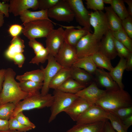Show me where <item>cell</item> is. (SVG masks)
<instances>
[{"label":"cell","instance_id":"d6986e66","mask_svg":"<svg viewBox=\"0 0 132 132\" xmlns=\"http://www.w3.org/2000/svg\"><path fill=\"white\" fill-rule=\"evenodd\" d=\"M99 50L110 60L117 55L112 32L109 30L100 40Z\"/></svg>","mask_w":132,"mask_h":132},{"label":"cell","instance_id":"7402d4cb","mask_svg":"<svg viewBox=\"0 0 132 132\" xmlns=\"http://www.w3.org/2000/svg\"><path fill=\"white\" fill-rule=\"evenodd\" d=\"M25 48L24 41L19 36L13 37L10 42V44L5 51L4 55L7 59L12 60L16 54L23 53Z\"/></svg>","mask_w":132,"mask_h":132},{"label":"cell","instance_id":"f1b7e54d","mask_svg":"<svg viewBox=\"0 0 132 132\" xmlns=\"http://www.w3.org/2000/svg\"><path fill=\"white\" fill-rule=\"evenodd\" d=\"M86 87L70 77L57 89L66 93L76 94Z\"/></svg>","mask_w":132,"mask_h":132},{"label":"cell","instance_id":"11a10c76","mask_svg":"<svg viewBox=\"0 0 132 132\" xmlns=\"http://www.w3.org/2000/svg\"><path fill=\"white\" fill-rule=\"evenodd\" d=\"M4 15L3 13L0 11V28L3 25L4 22Z\"/></svg>","mask_w":132,"mask_h":132},{"label":"cell","instance_id":"cb8c5ba5","mask_svg":"<svg viewBox=\"0 0 132 132\" xmlns=\"http://www.w3.org/2000/svg\"><path fill=\"white\" fill-rule=\"evenodd\" d=\"M126 59L121 58L117 66L109 72L113 80L117 84L120 89H124V86L122 82V76L125 70Z\"/></svg>","mask_w":132,"mask_h":132},{"label":"cell","instance_id":"5b68a950","mask_svg":"<svg viewBox=\"0 0 132 132\" xmlns=\"http://www.w3.org/2000/svg\"><path fill=\"white\" fill-rule=\"evenodd\" d=\"M53 96L49 123L53 121L58 114L69 107L78 97L76 94L64 92L58 89L54 90Z\"/></svg>","mask_w":132,"mask_h":132},{"label":"cell","instance_id":"2e32d148","mask_svg":"<svg viewBox=\"0 0 132 132\" xmlns=\"http://www.w3.org/2000/svg\"><path fill=\"white\" fill-rule=\"evenodd\" d=\"M89 31L87 28L78 26H68L64 30L65 42L71 46L75 48L78 42L87 34Z\"/></svg>","mask_w":132,"mask_h":132},{"label":"cell","instance_id":"f546056e","mask_svg":"<svg viewBox=\"0 0 132 132\" xmlns=\"http://www.w3.org/2000/svg\"><path fill=\"white\" fill-rule=\"evenodd\" d=\"M91 56L97 67L101 69H106L109 72L113 67L111 63L110 60L100 50Z\"/></svg>","mask_w":132,"mask_h":132},{"label":"cell","instance_id":"6f0895ef","mask_svg":"<svg viewBox=\"0 0 132 132\" xmlns=\"http://www.w3.org/2000/svg\"><path fill=\"white\" fill-rule=\"evenodd\" d=\"M0 132H15V131L11 130L10 129L3 131H0Z\"/></svg>","mask_w":132,"mask_h":132},{"label":"cell","instance_id":"836d02e7","mask_svg":"<svg viewBox=\"0 0 132 132\" xmlns=\"http://www.w3.org/2000/svg\"><path fill=\"white\" fill-rule=\"evenodd\" d=\"M16 105L9 102L0 105V119L9 120L15 109Z\"/></svg>","mask_w":132,"mask_h":132},{"label":"cell","instance_id":"5bb4252c","mask_svg":"<svg viewBox=\"0 0 132 132\" xmlns=\"http://www.w3.org/2000/svg\"><path fill=\"white\" fill-rule=\"evenodd\" d=\"M93 104L81 97H78L64 112L74 121L79 117Z\"/></svg>","mask_w":132,"mask_h":132},{"label":"cell","instance_id":"f6af8a7d","mask_svg":"<svg viewBox=\"0 0 132 132\" xmlns=\"http://www.w3.org/2000/svg\"><path fill=\"white\" fill-rule=\"evenodd\" d=\"M25 59V57L23 53H20L16 54L13 57L12 60L14 64L18 65L19 68L22 67Z\"/></svg>","mask_w":132,"mask_h":132},{"label":"cell","instance_id":"7a4b0ae2","mask_svg":"<svg viewBox=\"0 0 132 132\" xmlns=\"http://www.w3.org/2000/svg\"><path fill=\"white\" fill-rule=\"evenodd\" d=\"M108 112L132 106L131 97L124 89L107 91L95 104Z\"/></svg>","mask_w":132,"mask_h":132},{"label":"cell","instance_id":"4fadbf2b","mask_svg":"<svg viewBox=\"0 0 132 132\" xmlns=\"http://www.w3.org/2000/svg\"><path fill=\"white\" fill-rule=\"evenodd\" d=\"M64 32L63 27H61L54 29L46 37V48L49 54L54 57L65 41Z\"/></svg>","mask_w":132,"mask_h":132},{"label":"cell","instance_id":"8992f818","mask_svg":"<svg viewBox=\"0 0 132 132\" xmlns=\"http://www.w3.org/2000/svg\"><path fill=\"white\" fill-rule=\"evenodd\" d=\"M100 41L89 32L79 40L75 47L77 58L92 56L99 50Z\"/></svg>","mask_w":132,"mask_h":132},{"label":"cell","instance_id":"74e56055","mask_svg":"<svg viewBox=\"0 0 132 132\" xmlns=\"http://www.w3.org/2000/svg\"><path fill=\"white\" fill-rule=\"evenodd\" d=\"M109 112L122 120L132 115V106L121 108Z\"/></svg>","mask_w":132,"mask_h":132},{"label":"cell","instance_id":"1f68e13d","mask_svg":"<svg viewBox=\"0 0 132 132\" xmlns=\"http://www.w3.org/2000/svg\"><path fill=\"white\" fill-rule=\"evenodd\" d=\"M114 37L124 45L132 53V40L122 28L116 31H112Z\"/></svg>","mask_w":132,"mask_h":132},{"label":"cell","instance_id":"d6a6232c","mask_svg":"<svg viewBox=\"0 0 132 132\" xmlns=\"http://www.w3.org/2000/svg\"><path fill=\"white\" fill-rule=\"evenodd\" d=\"M123 0H112L111 7L120 19L123 20L129 14Z\"/></svg>","mask_w":132,"mask_h":132},{"label":"cell","instance_id":"91938a15","mask_svg":"<svg viewBox=\"0 0 132 132\" xmlns=\"http://www.w3.org/2000/svg\"></svg>","mask_w":132,"mask_h":132},{"label":"cell","instance_id":"816d5d0a","mask_svg":"<svg viewBox=\"0 0 132 132\" xmlns=\"http://www.w3.org/2000/svg\"><path fill=\"white\" fill-rule=\"evenodd\" d=\"M6 69H0V93L2 89V85L4 80Z\"/></svg>","mask_w":132,"mask_h":132},{"label":"cell","instance_id":"8d00e7d4","mask_svg":"<svg viewBox=\"0 0 132 132\" xmlns=\"http://www.w3.org/2000/svg\"><path fill=\"white\" fill-rule=\"evenodd\" d=\"M9 129L12 130H17L21 132H26L32 129L24 126L19 122L15 117H11L8 120Z\"/></svg>","mask_w":132,"mask_h":132},{"label":"cell","instance_id":"ba28073f","mask_svg":"<svg viewBox=\"0 0 132 132\" xmlns=\"http://www.w3.org/2000/svg\"><path fill=\"white\" fill-rule=\"evenodd\" d=\"M47 13L49 18L58 21L70 22L75 18L74 13L66 0H60L47 10Z\"/></svg>","mask_w":132,"mask_h":132},{"label":"cell","instance_id":"30bf717a","mask_svg":"<svg viewBox=\"0 0 132 132\" xmlns=\"http://www.w3.org/2000/svg\"><path fill=\"white\" fill-rule=\"evenodd\" d=\"M71 8L77 22L81 25L91 32L89 23L90 12L81 0H66Z\"/></svg>","mask_w":132,"mask_h":132},{"label":"cell","instance_id":"60d3db41","mask_svg":"<svg viewBox=\"0 0 132 132\" xmlns=\"http://www.w3.org/2000/svg\"><path fill=\"white\" fill-rule=\"evenodd\" d=\"M122 28L129 36L132 39V18L130 15L122 20Z\"/></svg>","mask_w":132,"mask_h":132},{"label":"cell","instance_id":"e0dca14e","mask_svg":"<svg viewBox=\"0 0 132 132\" xmlns=\"http://www.w3.org/2000/svg\"><path fill=\"white\" fill-rule=\"evenodd\" d=\"M31 8L34 10L38 9V0H10L9 13L15 16L20 15L24 11Z\"/></svg>","mask_w":132,"mask_h":132},{"label":"cell","instance_id":"f907efd6","mask_svg":"<svg viewBox=\"0 0 132 132\" xmlns=\"http://www.w3.org/2000/svg\"><path fill=\"white\" fill-rule=\"evenodd\" d=\"M121 121L125 128L128 130L132 124V115Z\"/></svg>","mask_w":132,"mask_h":132},{"label":"cell","instance_id":"681fc988","mask_svg":"<svg viewBox=\"0 0 132 132\" xmlns=\"http://www.w3.org/2000/svg\"><path fill=\"white\" fill-rule=\"evenodd\" d=\"M125 70L128 71L132 70V53L126 59Z\"/></svg>","mask_w":132,"mask_h":132},{"label":"cell","instance_id":"db71d44e","mask_svg":"<svg viewBox=\"0 0 132 132\" xmlns=\"http://www.w3.org/2000/svg\"><path fill=\"white\" fill-rule=\"evenodd\" d=\"M123 1L128 5V9L127 10L129 15L132 16V0H124Z\"/></svg>","mask_w":132,"mask_h":132},{"label":"cell","instance_id":"c3c4849f","mask_svg":"<svg viewBox=\"0 0 132 132\" xmlns=\"http://www.w3.org/2000/svg\"><path fill=\"white\" fill-rule=\"evenodd\" d=\"M9 129L8 120L0 119V131H6Z\"/></svg>","mask_w":132,"mask_h":132},{"label":"cell","instance_id":"7bdbcfd3","mask_svg":"<svg viewBox=\"0 0 132 132\" xmlns=\"http://www.w3.org/2000/svg\"><path fill=\"white\" fill-rule=\"evenodd\" d=\"M60 0H38V9L48 10L54 6Z\"/></svg>","mask_w":132,"mask_h":132},{"label":"cell","instance_id":"3957f363","mask_svg":"<svg viewBox=\"0 0 132 132\" xmlns=\"http://www.w3.org/2000/svg\"><path fill=\"white\" fill-rule=\"evenodd\" d=\"M53 99V95L48 93L44 95H42L39 92L29 94L16 105L11 117H14L19 112L24 110L50 107Z\"/></svg>","mask_w":132,"mask_h":132},{"label":"cell","instance_id":"4316f807","mask_svg":"<svg viewBox=\"0 0 132 132\" xmlns=\"http://www.w3.org/2000/svg\"><path fill=\"white\" fill-rule=\"evenodd\" d=\"M73 66L82 69L92 75L94 74L97 68L91 56L77 58Z\"/></svg>","mask_w":132,"mask_h":132},{"label":"cell","instance_id":"484cf974","mask_svg":"<svg viewBox=\"0 0 132 132\" xmlns=\"http://www.w3.org/2000/svg\"><path fill=\"white\" fill-rule=\"evenodd\" d=\"M104 9L110 29L112 31H116L122 28V20L114 11L111 6L105 7Z\"/></svg>","mask_w":132,"mask_h":132},{"label":"cell","instance_id":"44dd1931","mask_svg":"<svg viewBox=\"0 0 132 132\" xmlns=\"http://www.w3.org/2000/svg\"><path fill=\"white\" fill-rule=\"evenodd\" d=\"M70 69L71 77L86 86L94 81L92 75L84 70L73 66Z\"/></svg>","mask_w":132,"mask_h":132},{"label":"cell","instance_id":"83f0119b","mask_svg":"<svg viewBox=\"0 0 132 132\" xmlns=\"http://www.w3.org/2000/svg\"><path fill=\"white\" fill-rule=\"evenodd\" d=\"M16 79L19 82L30 81L38 83L43 82L44 74L41 69L26 72L23 74L17 75Z\"/></svg>","mask_w":132,"mask_h":132},{"label":"cell","instance_id":"52a82bcc","mask_svg":"<svg viewBox=\"0 0 132 132\" xmlns=\"http://www.w3.org/2000/svg\"><path fill=\"white\" fill-rule=\"evenodd\" d=\"M89 23L93 28V34L97 39L100 40L110 30L105 13L102 11H91L89 14Z\"/></svg>","mask_w":132,"mask_h":132},{"label":"cell","instance_id":"9f6ffc18","mask_svg":"<svg viewBox=\"0 0 132 132\" xmlns=\"http://www.w3.org/2000/svg\"><path fill=\"white\" fill-rule=\"evenodd\" d=\"M103 1L104 3L110 4L112 0H103Z\"/></svg>","mask_w":132,"mask_h":132},{"label":"cell","instance_id":"d590c367","mask_svg":"<svg viewBox=\"0 0 132 132\" xmlns=\"http://www.w3.org/2000/svg\"><path fill=\"white\" fill-rule=\"evenodd\" d=\"M49 54L48 49L44 48L35 54L29 62L30 63L35 64L38 65L40 63H43L47 60Z\"/></svg>","mask_w":132,"mask_h":132},{"label":"cell","instance_id":"f5cc1de1","mask_svg":"<svg viewBox=\"0 0 132 132\" xmlns=\"http://www.w3.org/2000/svg\"><path fill=\"white\" fill-rule=\"evenodd\" d=\"M104 132H116L112 127L110 122L108 120L105 122Z\"/></svg>","mask_w":132,"mask_h":132},{"label":"cell","instance_id":"7c38bea8","mask_svg":"<svg viewBox=\"0 0 132 132\" xmlns=\"http://www.w3.org/2000/svg\"><path fill=\"white\" fill-rule=\"evenodd\" d=\"M47 60L46 67L45 68L43 66L41 67L44 74L43 85L41 93L43 95L48 93L50 89L49 85L51 80L57 72L63 67L57 62L55 57L50 54Z\"/></svg>","mask_w":132,"mask_h":132},{"label":"cell","instance_id":"6da1fadb","mask_svg":"<svg viewBox=\"0 0 132 132\" xmlns=\"http://www.w3.org/2000/svg\"><path fill=\"white\" fill-rule=\"evenodd\" d=\"M16 75L12 68L6 69L2 90L0 93V105L9 102L17 104L29 94L23 91L15 79Z\"/></svg>","mask_w":132,"mask_h":132},{"label":"cell","instance_id":"bcb514c9","mask_svg":"<svg viewBox=\"0 0 132 132\" xmlns=\"http://www.w3.org/2000/svg\"><path fill=\"white\" fill-rule=\"evenodd\" d=\"M23 28L22 26L20 25L14 24L10 26L8 31L11 35L13 37L18 36L22 31Z\"/></svg>","mask_w":132,"mask_h":132},{"label":"cell","instance_id":"603a6c76","mask_svg":"<svg viewBox=\"0 0 132 132\" xmlns=\"http://www.w3.org/2000/svg\"><path fill=\"white\" fill-rule=\"evenodd\" d=\"M47 12V10L33 11L27 10L20 15V18L23 23L39 20H47L52 21L49 18Z\"/></svg>","mask_w":132,"mask_h":132},{"label":"cell","instance_id":"ffe728a7","mask_svg":"<svg viewBox=\"0 0 132 132\" xmlns=\"http://www.w3.org/2000/svg\"><path fill=\"white\" fill-rule=\"evenodd\" d=\"M106 121L88 124H76L65 132H104Z\"/></svg>","mask_w":132,"mask_h":132},{"label":"cell","instance_id":"e575fe53","mask_svg":"<svg viewBox=\"0 0 132 132\" xmlns=\"http://www.w3.org/2000/svg\"><path fill=\"white\" fill-rule=\"evenodd\" d=\"M116 132H127L122 121L119 118L109 112L108 120Z\"/></svg>","mask_w":132,"mask_h":132},{"label":"cell","instance_id":"680465c9","mask_svg":"<svg viewBox=\"0 0 132 132\" xmlns=\"http://www.w3.org/2000/svg\"></svg>","mask_w":132,"mask_h":132},{"label":"cell","instance_id":"d4e9b609","mask_svg":"<svg viewBox=\"0 0 132 132\" xmlns=\"http://www.w3.org/2000/svg\"><path fill=\"white\" fill-rule=\"evenodd\" d=\"M71 77L70 68L62 67L56 73L51 80L49 88L57 89L66 80Z\"/></svg>","mask_w":132,"mask_h":132},{"label":"cell","instance_id":"f35d334b","mask_svg":"<svg viewBox=\"0 0 132 132\" xmlns=\"http://www.w3.org/2000/svg\"><path fill=\"white\" fill-rule=\"evenodd\" d=\"M114 44L117 55L126 59L132 53L122 44L114 37Z\"/></svg>","mask_w":132,"mask_h":132},{"label":"cell","instance_id":"8fae6325","mask_svg":"<svg viewBox=\"0 0 132 132\" xmlns=\"http://www.w3.org/2000/svg\"><path fill=\"white\" fill-rule=\"evenodd\" d=\"M57 62L62 67L70 68L77 58L75 48L65 41L55 57Z\"/></svg>","mask_w":132,"mask_h":132},{"label":"cell","instance_id":"4dcf8cb0","mask_svg":"<svg viewBox=\"0 0 132 132\" xmlns=\"http://www.w3.org/2000/svg\"><path fill=\"white\" fill-rule=\"evenodd\" d=\"M19 84L23 91L29 94H33L39 92V90L42 88L43 82L27 81L19 82Z\"/></svg>","mask_w":132,"mask_h":132},{"label":"cell","instance_id":"ee69618b","mask_svg":"<svg viewBox=\"0 0 132 132\" xmlns=\"http://www.w3.org/2000/svg\"><path fill=\"white\" fill-rule=\"evenodd\" d=\"M28 45L33 49L35 55L44 48L42 44L37 41L35 39H29Z\"/></svg>","mask_w":132,"mask_h":132},{"label":"cell","instance_id":"9a60e30c","mask_svg":"<svg viewBox=\"0 0 132 132\" xmlns=\"http://www.w3.org/2000/svg\"><path fill=\"white\" fill-rule=\"evenodd\" d=\"M99 88L94 81L87 87L81 90L76 94L93 104L95 103L107 92Z\"/></svg>","mask_w":132,"mask_h":132},{"label":"cell","instance_id":"7dc6e473","mask_svg":"<svg viewBox=\"0 0 132 132\" xmlns=\"http://www.w3.org/2000/svg\"><path fill=\"white\" fill-rule=\"evenodd\" d=\"M9 4L3 3L0 2V11L3 13L7 17L9 16Z\"/></svg>","mask_w":132,"mask_h":132},{"label":"cell","instance_id":"9c48e42d","mask_svg":"<svg viewBox=\"0 0 132 132\" xmlns=\"http://www.w3.org/2000/svg\"><path fill=\"white\" fill-rule=\"evenodd\" d=\"M109 112L95 104L92 105L78 118L76 124H88L108 120Z\"/></svg>","mask_w":132,"mask_h":132},{"label":"cell","instance_id":"277c9868","mask_svg":"<svg viewBox=\"0 0 132 132\" xmlns=\"http://www.w3.org/2000/svg\"><path fill=\"white\" fill-rule=\"evenodd\" d=\"M24 27L22 32L29 40L46 37L54 29L53 24L58 25L64 28L65 26L57 24L47 20H39L23 23Z\"/></svg>","mask_w":132,"mask_h":132},{"label":"cell","instance_id":"ac0fdd59","mask_svg":"<svg viewBox=\"0 0 132 132\" xmlns=\"http://www.w3.org/2000/svg\"><path fill=\"white\" fill-rule=\"evenodd\" d=\"M94 74V81L101 87L105 88L107 91H115L120 89L109 72H106L103 69L97 68Z\"/></svg>","mask_w":132,"mask_h":132},{"label":"cell","instance_id":"ab89813d","mask_svg":"<svg viewBox=\"0 0 132 132\" xmlns=\"http://www.w3.org/2000/svg\"><path fill=\"white\" fill-rule=\"evenodd\" d=\"M85 3L87 8L95 11H102L104 9L103 0H86Z\"/></svg>","mask_w":132,"mask_h":132},{"label":"cell","instance_id":"b9f144b4","mask_svg":"<svg viewBox=\"0 0 132 132\" xmlns=\"http://www.w3.org/2000/svg\"><path fill=\"white\" fill-rule=\"evenodd\" d=\"M14 117L19 122L24 126L30 127L32 129H34L36 127L35 124L24 114L23 111L19 112Z\"/></svg>","mask_w":132,"mask_h":132}]
</instances>
